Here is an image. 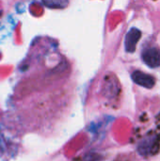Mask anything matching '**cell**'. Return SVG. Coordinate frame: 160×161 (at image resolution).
Segmentation results:
<instances>
[{
    "label": "cell",
    "mask_w": 160,
    "mask_h": 161,
    "mask_svg": "<svg viewBox=\"0 0 160 161\" xmlns=\"http://www.w3.org/2000/svg\"><path fill=\"white\" fill-rule=\"evenodd\" d=\"M141 37V31L137 27H131L124 38V49L127 53H134Z\"/></svg>",
    "instance_id": "cell-2"
},
{
    "label": "cell",
    "mask_w": 160,
    "mask_h": 161,
    "mask_svg": "<svg viewBox=\"0 0 160 161\" xmlns=\"http://www.w3.org/2000/svg\"><path fill=\"white\" fill-rule=\"evenodd\" d=\"M119 84L115 77L106 76L103 84V94L107 98H114L119 93Z\"/></svg>",
    "instance_id": "cell-4"
},
{
    "label": "cell",
    "mask_w": 160,
    "mask_h": 161,
    "mask_svg": "<svg viewBox=\"0 0 160 161\" xmlns=\"http://www.w3.org/2000/svg\"><path fill=\"white\" fill-rule=\"evenodd\" d=\"M103 159H104V158L100 154H97V153H89V154H87L84 157L83 161H102Z\"/></svg>",
    "instance_id": "cell-7"
},
{
    "label": "cell",
    "mask_w": 160,
    "mask_h": 161,
    "mask_svg": "<svg viewBox=\"0 0 160 161\" xmlns=\"http://www.w3.org/2000/svg\"><path fill=\"white\" fill-rule=\"evenodd\" d=\"M155 142H156L155 137H148V138H145L144 140H142L141 142H140L138 144V147H137V151H138L139 155H141V157L149 156L153 150Z\"/></svg>",
    "instance_id": "cell-5"
},
{
    "label": "cell",
    "mask_w": 160,
    "mask_h": 161,
    "mask_svg": "<svg viewBox=\"0 0 160 161\" xmlns=\"http://www.w3.org/2000/svg\"><path fill=\"white\" fill-rule=\"evenodd\" d=\"M42 3L50 8H64L69 4L66 0H46Z\"/></svg>",
    "instance_id": "cell-6"
},
{
    "label": "cell",
    "mask_w": 160,
    "mask_h": 161,
    "mask_svg": "<svg viewBox=\"0 0 160 161\" xmlns=\"http://www.w3.org/2000/svg\"><path fill=\"white\" fill-rule=\"evenodd\" d=\"M131 78L137 85L145 89H153L156 84V80L154 76H152L151 75L145 74L141 71L133 72L131 75Z\"/></svg>",
    "instance_id": "cell-3"
},
{
    "label": "cell",
    "mask_w": 160,
    "mask_h": 161,
    "mask_svg": "<svg viewBox=\"0 0 160 161\" xmlns=\"http://www.w3.org/2000/svg\"><path fill=\"white\" fill-rule=\"evenodd\" d=\"M142 61L150 68L160 67V49L157 46H149L141 53Z\"/></svg>",
    "instance_id": "cell-1"
}]
</instances>
